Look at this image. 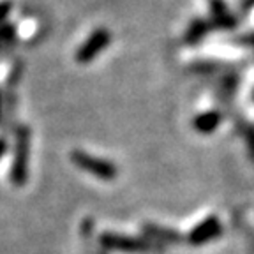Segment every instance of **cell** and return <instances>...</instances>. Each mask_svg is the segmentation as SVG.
Listing matches in <instances>:
<instances>
[{"instance_id": "cell-2", "label": "cell", "mask_w": 254, "mask_h": 254, "mask_svg": "<svg viewBox=\"0 0 254 254\" xmlns=\"http://www.w3.org/2000/svg\"><path fill=\"white\" fill-rule=\"evenodd\" d=\"M108 43H110V36H108L106 30L94 32V34L88 37L87 43L79 48L78 60H79V62H88V60H92L95 55H97V53L103 52L104 48L108 46Z\"/></svg>"}, {"instance_id": "cell-5", "label": "cell", "mask_w": 254, "mask_h": 254, "mask_svg": "<svg viewBox=\"0 0 254 254\" xmlns=\"http://www.w3.org/2000/svg\"><path fill=\"white\" fill-rule=\"evenodd\" d=\"M5 152V141L4 139H0V157H2V154Z\"/></svg>"}, {"instance_id": "cell-4", "label": "cell", "mask_w": 254, "mask_h": 254, "mask_svg": "<svg viewBox=\"0 0 254 254\" xmlns=\"http://www.w3.org/2000/svg\"><path fill=\"white\" fill-rule=\"evenodd\" d=\"M215 124H217V115H212V113L199 117V119L196 120V126H198L199 129H206V131H210V129H214Z\"/></svg>"}, {"instance_id": "cell-1", "label": "cell", "mask_w": 254, "mask_h": 254, "mask_svg": "<svg viewBox=\"0 0 254 254\" xmlns=\"http://www.w3.org/2000/svg\"><path fill=\"white\" fill-rule=\"evenodd\" d=\"M72 161L78 164L79 168L87 170L88 173L101 177V179H113L115 177V166H111L110 163L103 161V159H95L90 154H83V152H74L72 154Z\"/></svg>"}, {"instance_id": "cell-3", "label": "cell", "mask_w": 254, "mask_h": 254, "mask_svg": "<svg viewBox=\"0 0 254 254\" xmlns=\"http://www.w3.org/2000/svg\"><path fill=\"white\" fill-rule=\"evenodd\" d=\"M219 230V224L215 219H210V221H206L205 224L198 228V230L192 233V242H205L206 238L214 237Z\"/></svg>"}]
</instances>
